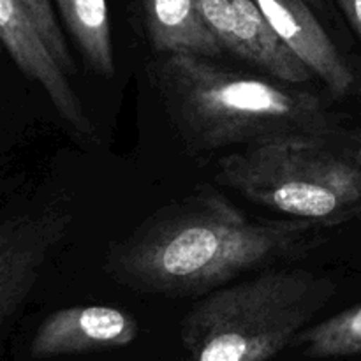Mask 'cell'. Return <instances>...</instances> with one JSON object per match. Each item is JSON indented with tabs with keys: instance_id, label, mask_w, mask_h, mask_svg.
<instances>
[{
	"instance_id": "obj_1",
	"label": "cell",
	"mask_w": 361,
	"mask_h": 361,
	"mask_svg": "<svg viewBox=\"0 0 361 361\" xmlns=\"http://www.w3.org/2000/svg\"><path fill=\"white\" fill-rule=\"evenodd\" d=\"M321 226L249 219L228 197L196 190L159 208L109 245L104 270L141 295L204 296L235 279L298 259L321 245Z\"/></svg>"
},
{
	"instance_id": "obj_2",
	"label": "cell",
	"mask_w": 361,
	"mask_h": 361,
	"mask_svg": "<svg viewBox=\"0 0 361 361\" xmlns=\"http://www.w3.org/2000/svg\"><path fill=\"white\" fill-rule=\"evenodd\" d=\"M148 74L169 122L196 152L257 147L337 133L323 99L275 78L212 59L157 55Z\"/></svg>"
},
{
	"instance_id": "obj_3",
	"label": "cell",
	"mask_w": 361,
	"mask_h": 361,
	"mask_svg": "<svg viewBox=\"0 0 361 361\" xmlns=\"http://www.w3.org/2000/svg\"><path fill=\"white\" fill-rule=\"evenodd\" d=\"M335 293L316 271L263 270L201 296L182 321V344L190 361H274Z\"/></svg>"
},
{
	"instance_id": "obj_4",
	"label": "cell",
	"mask_w": 361,
	"mask_h": 361,
	"mask_svg": "<svg viewBox=\"0 0 361 361\" xmlns=\"http://www.w3.org/2000/svg\"><path fill=\"white\" fill-rule=\"evenodd\" d=\"M217 178L259 207L321 228L361 217V145L341 143L338 130L233 152Z\"/></svg>"
},
{
	"instance_id": "obj_5",
	"label": "cell",
	"mask_w": 361,
	"mask_h": 361,
	"mask_svg": "<svg viewBox=\"0 0 361 361\" xmlns=\"http://www.w3.org/2000/svg\"><path fill=\"white\" fill-rule=\"evenodd\" d=\"M71 224L69 212L53 208L0 222V330L28 298Z\"/></svg>"
},
{
	"instance_id": "obj_6",
	"label": "cell",
	"mask_w": 361,
	"mask_h": 361,
	"mask_svg": "<svg viewBox=\"0 0 361 361\" xmlns=\"http://www.w3.org/2000/svg\"><path fill=\"white\" fill-rule=\"evenodd\" d=\"M0 42L18 69L48 95L60 118L73 130L92 136L95 126L21 0H0Z\"/></svg>"
},
{
	"instance_id": "obj_7",
	"label": "cell",
	"mask_w": 361,
	"mask_h": 361,
	"mask_svg": "<svg viewBox=\"0 0 361 361\" xmlns=\"http://www.w3.org/2000/svg\"><path fill=\"white\" fill-rule=\"evenodd\" d=\"M140 335L129 312L109 305H78L55 310L35 330L30 355L37 360L127 348Z\"/></svg>"
},
{
	"instance_id": "obj_8",
	"label": "cell",
	"mask_w": 361,
	"mask_h": 361,
	"mask_svg": "<svg viewBox=\"0 0 361 361\" xmlns=\"http://www.w3.org/2000/svg\"><path fill=\"white\" fill-rule=\"evenodd\" d=\"M289 49L335 97H345L356 78L307 0H254Z\"/></svg>"
},
{
	"instance_id": "obj_9",
	"label": "cell",
	"mask_w": 361,
	"mask_h": 361,
	"mask_svg": "<svg viewBox=\"0 0 361 361\" xmlns=\"http://www.w3.org/2000/svg\"><path fill=\"white\" fill-rule=\"evenodd\" d=\"M141 4L148 41L157 55L217 59L224 53L194 0H141Z\"/></svg>"
},
{
	"instance_id": "obj_10",
	"label": "cell",
	"mask_w": 361,
	"mask_h": 361,
	"mask_svg": "<svg viewBox=\"0 0 361 361\" xmlns=\"http://www.w3.org/2000/svg\"><path fill=\"white\" fill-rule=\"evenodd\" d=\"M238 13V39L243 60L270 78L291 85L307 83L314 73L286 46L254 0H233Z\"/></svg>"
},
{
	"instance_id": "obj_11",
	"label": "cell",
	"mask_w": 361,
	"mask_h": 361,
	"mask_svg": "<svg viewBox=\"0 0 361 361\" xmlns=\"http://www.w3.org/2000/svg\"><path fill=\"white\" fill-rule=\"evenodd\" d=\"M71 37L87 63L99 76H115V49L111 41L106 0H55Z\"/></svg>"
},
{
	"instance_id": "obj_12",
	"label": "cell",
	"mask_w": 361,
	"mask_h": 361,
	"mask_svg": "<svg viewBox=\"0 0 361 361\" xmlns=\"http://www.w3.org/2000/svg\"><path fill=\"white\" fill-rule=\"evenodd\" d=\"M296 342L309 358L316 360L361 355V303L307 326Z\"/></svg>"
},
{
	"instance_id": "obj_13",
	"label": "cell",
	"mask_w": 361,
	"mask_h": 361,
	"mask_svg": "<svg viewBox=\"0 0 361 361\" xmlns=\"http://www.w3.org/2000/svg\"><path fill=\"white\" fill-rule=\"evenodd\" d=\"M194 2L222 49L243 60V48L238 39V13L233 0H194Z\"/></svg>"
},
{
	"instance_id": "obj_14",
	"label": "cell",
	"mask_w": 361,
	"mask_h": 361,
	"mask_svg": "<svg viewBox=\"0 0 361 361\" xmlns=\"http://www.w3.org/2000/svg\"><path fill=\"white\" fill-rule=\"evenodd\" d=\"M21 4H23L25 9L32 16L35 27L39 28L42 39L46 41L49 51L53 53V56L59 62V66L62 67L63 73L67 76H74L76 74V62H74L73 55H71L69 46H67L66 37L62 34V28H60L59 21H56L51 2L49 0H21Z\"/></svg>"
},
{
	"instance_id": "obj_15",
	"label": "cell",
	"mask_w": 361,
	"mask_h": 361,
	"mask_svg": "<svg viewBox=\"0 0 361 361\" xmlns=\"http://www.w3.org/2000/svg\"><path fill=\"white\" fill-rule=\"evenodd\" d=\"M348 18L349 25L355 28L356 34L361 37V0H335Z\"/></svg>"
},
{
	"instance_id": "obj_16",
	"label": "cell",
	"mask_w": 361,
	"mask_h": 361,
	"mask_svg": "<svg viewBox=\"0 0 361 361\" xmlns=\"http://www.w3.org/2000/svg\"><path fill=\"white\" fill-rule=\"evenodd\" d=\"M307 2L314 4V6H321V0H307Z\"/></svg>"
}]
</instances>
